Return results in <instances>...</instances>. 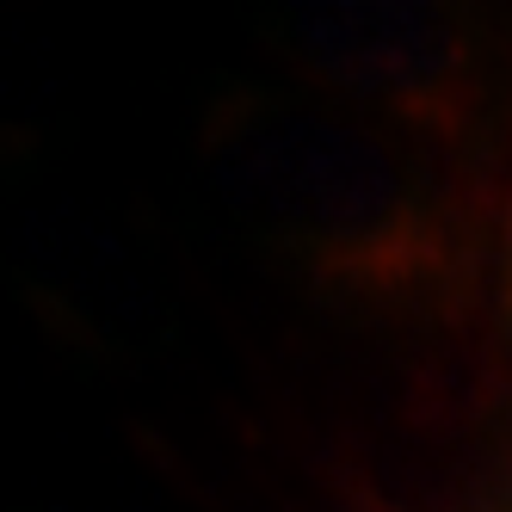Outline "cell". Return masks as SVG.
I'll list each match as a JSON object with an SVG mask.
<instances>
[{
  "instance_id": "obj_1",
  "label": "cell",
  "mask_w": 512,
  "mask_h": 512,
  "mask_svg": "<svg viewBox=\"0 0 512 512\" xmlns=\"http://www.w3.org/2000/svg\"><path fill=\"white\" fill-rule=\"evenodd\" d=\"M210 192L321 303L457 334L494 266L475 173L284 81H241L198 124Z\"/></svg>"
},
{
  "instance_id": "obj_2",
  "label": "cell",
  "mask_w": 512,
  "mask_h": 512,
  "mask_svg": "<svg viewBox=\"0 0 512 512\" xmlns=\"http://www.w3.org/2000/svg\"><path fill=\"white\" fill-rule=\"evenodd\" d=\"M272 68L284 87L315 93L340 112H358L469 167L494 118L500 38L494 25L457 7L352 0V7H327L278 25Z\"/></svg>"
},
{
  "instance_id": "obj_3",
  "label": "cell",
  "mask_w": 512,
  "mask_h": 512,
  "mask_svg": "<svg viewBox=\"0 0 512 512\" xmlns=\"http://www.w3.org/2000/svg\"><path fill=\"white\" fill-rule=\"evenodd\" d=\"M488 284H494V309L512 334V167H506V186L494 198V266H488Z\"/></svg>"
},
{
  "instance_id": "obj_4",
  "label": "cell",
  "mask_w": 512,
  "mask_h": 512,
  "mask_svg": "<svg viewBox=\"0 0 512 512\" xmlns=\"http://www.w3.org/2000/svg\"><path fill=\"white\" fill-rule=\"evenodd\" d=\"M488 512H512V451H506V469H500V494H494V506Z\"/></svg>"
}]
</instances>
